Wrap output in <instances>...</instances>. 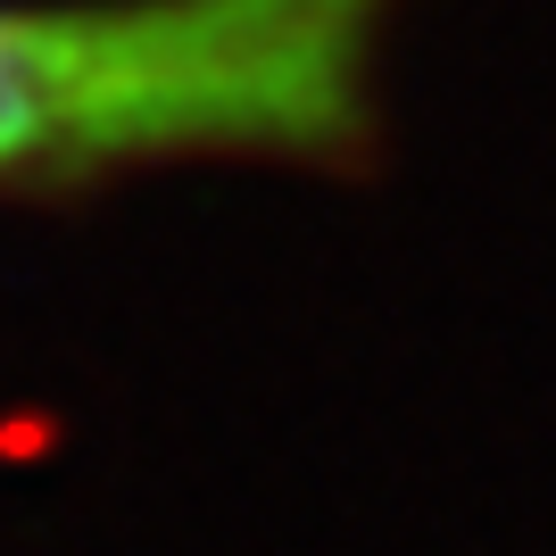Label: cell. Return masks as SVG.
Segmentation results:
<instances>
[{
    "label": "cell",
    "mask_w": 556,
    "mask_h": 556,
    "mask_svg": "<svg viewBox=\"0 0 556 556\" xmlns=\"http://www.w3.org/2000/svg\"><path fill=\"white\" fill-rule=\"evenodd\" d=\"M191 59L159 0H0V191L166 166Z\"/></svg>",
    "instance_id": "obj_1"
}]
</instances>
